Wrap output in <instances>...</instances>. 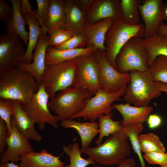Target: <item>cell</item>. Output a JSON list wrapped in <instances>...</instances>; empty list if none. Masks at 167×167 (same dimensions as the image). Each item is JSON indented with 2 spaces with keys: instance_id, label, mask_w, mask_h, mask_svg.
<instances>
[{
  "instance_id": "obj_1",
  "label": "cell",
  "mask_w": 167,
  "mask_h": 167,
  "mask_svg": "<svg viewBox=\"0 0 167 167\" xmlns=\"http://www.w3.org/2000/svg\"><path fill=\"white\" fill-rule=\"evenodd\" d=\"M0 75L1 100H15L22 105L26 104L39 89L32 74L16 67Z\"/></svg>"
},
{
  "instance_id": "obj_7",
  "label": "cell",
  "mask_w": 167,
  "mask_h": 167,
  "mask_svg": "<svg viewBox=\"0 0 167 167\" xmlns=\"http://www.w3.org/2000/svg\"><path fill=\"white\" fill-rule=\"evenodd\" d=\"M142 39L131 38L121 48L115 60L119 72L128 73L132 70L143 72L149 69L148 54L142 45Z\"/></svg>"
},
{
  "instance_id": "obj_38",
  "label": "cell",
  "mask_w": 167,
  "mask_h": 167,
  "mask_svg": "<svg viewBox=\"0 0 167 167\" xmlns=\"http://www.w3.org/2000/svg\"><path fill=\"white\" fill-rule=\"evenodd\" d=\"M143 158L149 163L163 166L167 164V153L157 152L144 153Z\"/></svg>"
},
{
  "instance_id": "obj_5",
  "label": "cell",
  "mask_w": 167,
  "mask_h": 167,
  "mask_svg": "<svg viewBox=\"0 0 167 167\" xmlns=\"http://www.w3.org/2000/svg\"><path fill=\"white\" fill-rule=\"evenodd\" d=\"M131 79L126 85L123 99L136 107L148 106L151 101L159 97L161 92L156 87L149 69L144 71H130Z\"/></svg>"
},
{
  "instance_id": "obj_43",
  "label": "cell",
  "mask_w": 167,
  "mask_h": 167,
  "mask_svg": "<svg viewBox=\"0 0 167 167\" xmlns=\"http://www.w3.org/2000/svg\"><path fill=\"white\" fill-rule=\"evenodd\" d=\"M93 0H75L77 4L85 13L91 6Z\"/></svg>"
},
{
  "instance_id": "obj_37",
  "label": "cell",
  "mask_w": 167,
  "mask_h": 167,
  "mask_svg": "<svg viewBox=\"0 0 167 167\" xmlns=\"http://www.w3.org/2000/svg\"><path fill=\"white\" fill-rule=\"evenodd\" d=\"M37 9L36 17L43 31L46 34L48 30L45 27L49 12L50 0H36Z\"/></svg>"
},
{
  "instance_id": "obj_19",
  "label": "cell",
  "mask_w": 167,
  "mask_h": 167,
  "mask_svg": "<svg viewBox=\"0 0 167 167\" xmlns=\"http://www.w3.org/2000/svg\"><path fill=\"white\" fill-rule=\"evenodd\" d=\"M60 155L54 156L46 149L40 152L26 154L20 158L19 167H65L59 159Z\"/></svg>"
},
{
  "instance_id": "obj_36",
  "label": "cell",
  "mask_w": 167,
  "mask_h": 167,
  "mask_svg": "<svg viewBox=\"0 0 167 167\" xmlns=\"http://www.w3.org/2000/svg\"><path fill=\"white\" fill-rule=\"evenodd\" d=\"M14 113L13 106L11 100H0V118L5 121L8 132V136L11 132V118Z\"/></svg>"
},
{
  "instance_id": "obj_13",
  "label": "cell",
  "mask_w": 167,
  "mask_h": 167,
  "mask_svg": "<svg viewBox=\"0 0 167 167\" xmlns=\"http://www.w3.org/2000/svg\"><path fill=\"white\" fill-rule=\"evenodd\" d=\"M167 6L162 0H145L142 2H141L139 10L144 24V37L156 33L160 24L164 20L167 21L165 13Z\"/></svg>"
},
{
  "instance_id": "obj_11",
  "label": "cell",
  "mask_w": 167,
  "mask_h": 167,
  "mask_svg": "<svg viewBox=\"0 0 167 167\" xmlns=\"http://www.w3.org/2000/svg\"><path fill=\"white\" fill-rule=\"evenodd\" d=\"M105 50L96 49L93 54L99 66V79L101 89L108 93L116 92L129 82V73H122L114 68L105 58Z\"/></svg>"
},
{
  "instance_id": "obj_8",
  "label": "cell",
  "mask_w": 167,
  "mask_h": 167,
  "mask_svg": "<svg viewBox=\"0 0 167 167\" xmlns=\"http://www.w3.org/2000/svg\"><path fill=\"white\" fill-rule=\"evenodd\" d=\"M126 85L111 93L102 89L99 90L94 96L86 100V105L81 111L72 116L70 119L83 118L93 122L102 114L111 113L114 109L112 103L115 101H122L120 97L124 94Z\"/></svg>"
},
{
  "instance_id": "obj_44",
  "label": "cell",
  "mask_w": 167,
  "mask_h": 167,
  "mask_svg": "<svg viewBox=\"0 0 167 167\" xmlns=\"http://www.w3.org/2000/svg\"><path fill=\"white\" fill-rule=\"evenodd\" d=\"M136 165V162L133 158H126L118 165L117 167H135Z\"/></svg>"
},
{
  "instance_id": "obj_14",
  "label": "cell",
  "mask_w": 167,
  "mask_h": 167,
  "mask_svg": "<svg viewBox=\"0 0 167 167\" xmlns=\"http://www.w3.org/2000/svg\"><path fill=\"white\" fill-rule=\"evenodd\" d=\"M12 130L10 135L6 138L7 148L0 156L1 163L6 162L16 163L20 161L24 155L35 152L28 140L22 135L17 130L14 123L11 119Z\"/></svg>"
},
{
  "instance_id": "obj_15",
  "label": "cell",
  "mask_w": 167,
  "mask_h": 167,
  "mask_svg": "<svg viewBox=\"0 0 167 167\" xmlns=\"http://www.w3.org/2000/svg\"><path fill=\"white\" fill-rule=\"evenodd\" d=\"M119 0H94L86 13L85 24H92L107 18L122 19Z\"/></svg>"
},
{
  "instance_id": "obj_48",
  "label": "cell",
  "mask_w": 167,
  "mask_h": 167,
  "mask_svg": "<svg viewBox=\"0 0 167 167\" xmlns=\"http://www.w3.org/2000/svg\"><path fill=\"white\" fill-rule=\"evenodd\" d=\"M165 13L166 15V16L167 17V6L166 7V8H165Z\"/></svg>"
},
{
  "instance_id": "obj_25",
  "label": "cell",
  "mask_w": 167,
  "mask_h": 167,
  "mask_svg": "<svg viewBox=\"0 0 167 167\" xmlns=\"http://www.w3.org/2000/svg\"><path fill=\"white\" fill-rule=\"evenodd\" d=\"M36 12L37 9L27 12L24 17L29 27V43L21 62L26 64L31 63L33 51L37 45L39 35L43 33L36 17Z\"/></svg>"
},
{
  "instance_id": "obj_12",
  "label": "cell",
  "mask_w": 167,
  "mask_h": 167,
  "mask_svg": "<svg viewBox=\"0 0 167 167\" xmlns=\"http://www.w3.org/2000/svg\"><path fill=\"white\" fill-rule=\"evenodd\" d=\"M25 47L15 33L0 36V75L16 67L21 62Z\"/></svg>"
},
{
  "instance_id": "obj_31",
  "label": "cell",
  "mask_w": 167,
  "mask_h": 167,
  "mask_svg": "<svg viewBox=\"0 0 167 167\" xmlns=\"http://www.w3.org/2000/svg\"><path fill=\"white\" fill-rule=\"evenodd\" d=\"M143 129V124H134L122 126V130L127 136L134 152L139 157L141 167H146L141 153L139 139V134L142 132Z\"/></svg>"
},
{
  "instance_id": "obj_49",
  "label": "cell",
  "mask_w": 167,
  "mask_h": 167,
  "mask_svg": "<svg viewBox=\"0 0 167 167\" xmlns=\"http://www.w3.org/2000/svg\"><path fill=\"white\" fill-rule=\"evenodd\" d=\"M93 167H104L103 166H94Z\"/></svg>"
},
{
  "instance_id": "obj_39",
  "label": "cell",
  "mask_w": 167,
  "mask_h": 167,
  "mask_svg": "<svg viewBox=\"0 0 167 167\" xmlns=\"http://www.w3.org/2000/svg\"><path fill=\"white\" fill-rule=\"evenodd\" d=\"M14 9L3 0H0V19L7 22L14 15Z\"/></svg>"
},
{
  "instance_id": "obj_40",
  "label": "cell",
  "mask_w": 167,
  "mask_h": 167,
  "mask_svg": "<svg viewBox=\"0 0 167 167\" xmlns=\"http://www.w3.org/2000/svg\"><path fill=\"white\" fill-rule=\"evenodd\" d=\"M8 136L7 128L4 121L0 118V154H2L7 147L5 140Z\"/></svg>"
},
{
  "instance_id": "obj_4",
  "label": "cell",
  "mask_w": 167,
  "mask_h": 167,
  "mask_svg": "<svg viewBox=\"0 0 167 167\" xmlns=\"http://www.w3.org/2000/svg\"><path fill=\"white\" fill-rule=\"evenodd\" d=\"M144 36L145 27L143 24L131 25L125 23L122 19L113 20L105 37L107 60L117 70L116 59L122 46L131 38H143Z\"/></svg>"
},
{
  "instance_id": "obj_2",
  "label": "cell",
  "mask_w": 167,
  "mask_h": 167,
  "mask_svg": "<svg viewBox=\"0 0 167 167\" xmlns=\"http://www.w3.org/2000/svg\"><path fill=\"white\" fill-rule=\"evenodd\" d=\"M128 139L127 136L122 130L111 135L104 142L97 146L81 148V150L100 165H118L131 153Z\"/></svg>"
},
{
  "instance_id": "obj_42",
  "label": "cell",
  "mask_w": 167,
  "mask_h": 167,
  "mask_svg": "<svg viewBox=\"0 0 167 167\" xmlns=\"http://www.w3.org/2000/svg\"><path fill=\"white\" fill-rule=\"evenodd\" d=\"M32 8V6L28 0H22L20 6V11L21 15L24 18L27 13L32 12L33 11Z\"/></svg>"
},
{
  "instance_id": "obj_28",
  "label": "cell",
  "mask_w": 167,
  "mask_h": 167,
  "mask_svg": "<svg viewBox=\"0 0 167 167\" xmlns=\"http://www.w3.org/2000/svg\"><path fill=\"white\" fill-rule=\"evenodd\" d=\"M112 113L102 114L99 118V136L95 142L97 145L101 143L103 138L122 130L121 121H113Z\"/></svg>"
},
{
  "instance_id": "obj_26",
  "label": "cell",
  "mask_w": 167,
  "mask_h": 167,
  "mask_svg": "<svg viewBox=\"0 0 167 167\" xmlns=\"http://www.w3.org/2000/svg\"><path fill=\"white\" fill-rule=\"evenodd\" d=\"M142 44L148 55L149 67L156 57L162 55L167 57V36L157 33L142 40Z\"/></svg>"
},
{
  "instance_id": "obj_30",
  "label": "cell",
  "mask_w": 167,
  "mask_h": 167,
  "mask_svg": "<svg viewBox=\"0 0 167 167\" xmlns=\"http://www.w3.org/2000/svg\"><path fill=\"white\" fill-rule=\"evenodd\" d=\"M62 150L70 159V164L65 165V167H86L90 164L95 165L96 164V162L89 157L87 159L82 157V152L77 142H74L68 146H63Z\"/></svg>"
},
{
  "instance_id": "obj_35",
  "label": "cell",
  "mask_w": 167,
  "mask_h": 167,
  "mask_svg": "<svg viewBox=\"0 0 167 167\" xmlns=\"http://www.w3.org/2000/svg\"><path fill=\"white\" fill-rule=\"evenodd\" d=\"M88 41L87 37L84 34H75L72 38L65 43L53 47L60 50L85 48Z\"/></svg>"
},
{
  "instance_id": "obj_33",
  "label": "cell",
  "mask_w": 167,
  "mask_h": 167,
  "mask_svg": "<svg viewBox=\"0 0 167 167\" xmlns=\"http://www.w3.org/2000/svg\"><path fill=\"white\" fill-rule=\"evenodd\" d=\"M149 70L155 82L167 84V57L162 55L157 56Z\"/></svg>"
},
{
  "instance_id": "obj_27",
  "label": "cell",
  "mask_w": 167,
  "mask_h": 167,
  "mask_svg": "<svg viewBox=\"0 0 167 167\" xmlns=\"http://www.w3.org/2000/svg\"><path fill=\"white\" fill-rule=\"evenodd\" d=\"M63 0H50L48 19L45 27L48 31L54 27L67 30Z\"/></svg>"
},
{
  "instance_id": "obj_45",
  "label": "cell",
  "mask_w": 167,
  "mask_h": 167,
  "mask_svg": "<svg viewBox=\"0 0 167 167\" xmlns=\"http://www.w3.org/2000/svg\"><path fill=\"white\" fill-rule=\"evenodd\" d=\"M157 32L167 36V25L162 22L157 28Z\"/></svg>"
},
{
  "instance_id": "obj_17",
  "label": "cell",
  "mask_w": 167,
  "mask_h": 167,
  "mask_svg": "<svg viewBox=\"0 0 167 167\" xmlns=\"http://www.w3.org/2000/svg\"><path fill=\"white\" fill-rule=\"evenodd\" d=\"M11 101L14 109L11 119L18 131L28 140H32L37 142L41 141L42 138L35 129L34 120L24 110L22 105L19 102Z\"/></svg>"
},
{
  "instance_id": "obj_50",
  "label": "cell",
  "mask_w": 167,
  "mask_h": 167,
  "mask_svg": "<svg viewBox=\"0 0 167 167\" xmlns=\"http://www.w3.org/2000/svg\"><path fill=\"white\" fill-rule=\"evenodd\" d=\"M160 167H167V164L166 165H164V166H161Z\"/></svg>"
},
{
  "instance_id": "obj_21",
  "label": "cell",
  "mask_w": 167,
  "mask_h": 167,
  "mask_svg": "<svg viewBox=\"0 0 167 167\" xmlns=\"http://www.w3.org/2000/svg\"><path fill=\"white\" fill-rule=\"evenodd\" d=\"M95 49L92 46L85 48L62 50L49 47L46 52L45 65H53L74 60L80 56L91 54Z\"/></svg>"
},
{
  "instance_id": "obj_34",
  "label": "cell",
  "mask_w": 167,
  "mask_h": 167,
  "mask_svg": "<svg viewBox=\"0 0 167 167\" xmlns=\"http://www.w3.org/2000/svg\"><path fill=\"white\" fill-rule=\"evenodd\" d=\"M48 32L49 35V47H50L62 44L75 35L71 31L62 29L58 27L52 28Z\"/></svg>"
},
{
  "instance_id": "obj_24",
  "label": "cell",
  "mask_w": 167,
  "mask_h": 167,
  "mask_svg": "<svg viewBox=\"0 0 167 167\" xmlns=\"http://www.w3.org/2000/svg\"><path fill=\"white\" fill-rule=\"evenodd\" d=\"M14 9V15L7 22L6 28L7 33H15L20 38L27 46L29 43V32L25 26L28 23L20 11L21 0H9Z\"/></svg>"
},
{
  "instance_id": "obj_16",
  "label": "cell",
  "mask_w": 167,
  "mask_h": 167,
  "mask_svg": "<svg viewBox=\"0 0 167 167\" xmlns=\"http://www.w3.org/2000/svg\"><path fill=\"white\" fill-rule=\"evenodd\" d=\"M49 36L46 34H41L39 36L37 45L32 54L33 62L29 64L21 62L16 66L18 69L28 71L32 74L39 86L41 85L42 79L45 69V56L46 49L49 47Z\"/></svg>"
},
{
  "instance_id": "obj_23",
  "label": "cell",
  "mask_w": 167,
  "mask_h": 167,
  "mask_svg": "<svg viewBox=\"0 0 167 167\" xmlns=\"http://www.w3.org/2000/svg\"><path fill=\"white\" fill-rule=\"evenodd\" d=\"M60 125L63 128H72L76 130L80 138L81 148L89 147L92 139L99 132V123L96 121L80 122L68 119L61 122Z\"/></svg>"
},
{
  "instance_id": "obj_20",
  "label": "cell",
  "mask_w": 167,
  "mask_h": 167,
  "mask_svg": "<svg viewBox=\"0 0 167 167\" xmlns=\"http://www.w3.org/2000/svg\"><path fill=\"white\" fill-rule=\"evenodd\" d=\"M122 115L121 125L126 126L134 124H142L147 121L153 108L150 106L136 107L131 106L127 103L112 105Z\"/></svg>"
},
{
  "instance_id": "obj_6",
  "label": "cell",
  "mask_w": 167,
  "mask_h": 167,
  "mask_svg": "<svg viewBox=\"0 0 167 167\" xmlns=\"http://www.w3.org/2000/svg\"><path fill=\"white\" fill-rule=\"evenodd\" d=\"M75 69V60L45 66L41 85L49 99L54 98L58 92L72 86Z\"/></svg>"
},
{
  "instance_id": "obj_3",
  "label": "cell",
  "mask_w": 167,
  "mask_h": 167,
  "mask_svg": "<svg viewBox=\"0 0 167 167\" xmlns=\"http://www.w3.org/2000/svg\"><path fill=\"white\" fill-rule=\"evenodd\" d=\"M94 96L86 88L71 86L58 92L49 101V108L55 112L60 121H64L81 111L86 100Z\"/></svg>"
},
{
  "instance_id": "obj_18",
  "label": "cell",
  "mask_w": 167,
  "mask_h": 167,
  "mask_svg": "<svg viewBox=\"0 0 167 167\" xmlns=\"http://www.w3.org/2000/svg\"><path fill=\"white\" fill-rule=\"evenodd\" d=\"M113 19L109 18L92 24H85L84 34L88 38L86 47L92 46L95 49L106 50L105 40L106 34L111 26Z\"/></svg>"
},
{
  "instance_id": "obj_22",
  "label": "cell",
  "mask_w": 167,
  "mask_h": 167,
  "mask_svg": "<svg viewBox=\"0 0 167 167\" xmlns=\"http://www.w3.org/2000/svg\"><path fill=\"white\" fill-rule=\"evenodd\" d=\"M67 30L72 31L75 34H84L85 13L75 0H64Z\"/></svg>"
},
{
  "instance_id": "obj_29",
  "label": "cell",
  "mask_w": 167,
  "mask_h": 167,
  "mask_svg": "<svg viewBox=\"0 0 167 167\" xmlns=\"http://www.w3.org/2000/svg\"><path fill=\"white\" fill-rule=\"evenodd\" d=\"M140 0H121L120 5L122 19L126 24L136 25L140 24L139 6Z\"/></svg>"
},
{
  "instance_id": "obj_10",
  "label": "cell",
  "mask_w": 167,
  "mask_h": 167,
  "mask_svg": "<svg viewBox=\"0 0 167 167\" xmlns=\"http://www.w3.org/2000/svg\"><path fill=\"white\" fill-rule=\"evenodd\" d=\"M49 96L44 87L41 85L38 90L32 95L30 101L22 105L24 110L28 116L33 119L39 129H45L48 123L56 128L58 127L59 121L58 117L53 115L48 107Z\"/></svg>"
},
{
  "instance_id": "obj_47",
  "label": "cell",
  "mask_w": 167,
  "mask_h": 167,
  "mask_svg": "<svg viewBox=\"0 0 167 167\" xmlns=\"http://www.w3.org/2000/svg\"><path fill=\"white\" fill-rule=\"evenodd\" d=\"M0 167H19V165H16L14 163L6 162L0 163Z\"/></svg>"
},
{
  "instance_id": "obj_41",
  "label": "cell",
  "mask_w": 167,
  "mask_h": 167,
  "mask_svg": "<svg viewBox=\"0 0 167 167\" xmlns=\"http://www.w3.org/2000/svg\"><path fill=\"white\" fill-rule=\"evenodd\" d=\"M148 123L150 129H154L159 126L161 124L162 120L161 117L156 114L150 115L148 119Z\"/></svg>"
},
{
  "instance_id": "obj_32",
  "label": "cell",
  "mask_w": 167,
  "mask_h": 167,
  "mask_svg": "<svg viewBox=\"0 0 167 167\" xmlns=\"http://www.w3.org/2000/svg\"><path fill=\"white\" fill-rule=\"evenodd\" d=\"M139 139L141 151L144 153L165 152L163 144L158 136L153 133L139 135Z\"/></svg>"
},
{
  "instance_id": "obj_9",
  "label": "cell",
  "mask_w": 167,
  "mask_h": 167,
  "mask_svg": "<svg viewBox=\"0 0 167 167\" xmlns=\"http://www.w3.org/2000/svg\"><path fill=\"white\" fill-rule=\"evenodd\" d=\"M93 53L75 59L76 69L72 86L86 88L94 95L101 88L99 64Z\"/></svg>"
},
{
  "instance_id": "obj_46",
  "label": "cell",
  "mask_w": 167,
  "mask_h": 167,
  "mask_svg": "<svg viewBox=\"0 0 167 167\" xmlns=\"http://www.w3.org/2000/svg\"><path fill=\"white\" fill-rule=\"evenodd\" d=\"M155 84L158 90L161 92L167 93V84L161 82H155Z\"/></svg>"
}]
</instances>
